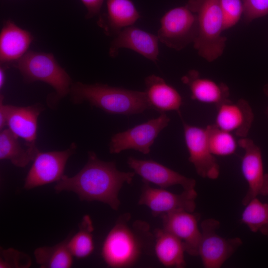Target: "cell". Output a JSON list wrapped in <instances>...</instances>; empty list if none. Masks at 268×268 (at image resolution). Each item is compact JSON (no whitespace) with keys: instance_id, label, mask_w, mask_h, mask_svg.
<instances>
[{"instance_id":"6da1fadb","label":"cell","mask_w":268,"mask_h":268,"mask_svg":"<svg viewBox=\"0 0 268 268\" xmlns=\"http://www.w3.org/2000/svg\"><path fill=\"white\" fill-rule=\"evenodd\" d=\"M135 173L119 170L114 161L99 159L92 151L88 152V160L74 176L64 175L54 189L57 193H75L81 201H98L118 210L120 205L119 192L125 184H131Z\"/></svg>"},{"instance_id":"7a4b0ae2","label":"cell","mask_w":268,"mask_h":268,"mask_svg":"<svg viewBox=\"0 0 268 268\" xmlns=\"http://www.w3.org/2000/svg\"><path fill=\"white\" fill-rule=\"evenodd\" d=\"M153 232L145 221L131 222V214H121L106 236L101 256L106 265L114 268L134 265L142 254L151 253L154 248Z\"/></svg>"},{"instance_id":"3957f363","label":"cell","mask_w":268,"mask_h":268,"mask_svg":"<svg viewBox=\"0 0 268 268\" xmlns=\"http://www.w3.org/2000/svg\"><path fill=\"white\" fill-rule=\"evenodd\" d=\"M74 104L88 102L91 106L113 115H131L150 109L144 91L96 83H73L69 93Z\"/></svg>"},{"instance_id":"277c9868","label":"cell","mask_w":268,"mask_h":268,"mask_svg":"<svg viewBox=\"0 0 268 268\" xmlns=\"http://www.w3.org/2000/svg\"><path fill=\"white\" fill-rule=\"evenodd\" d=\"M196 12L198 33L194 47L199 55L208 62H212L223 53L226 38L224 19L219 0H190L187 4Z\"/></svg>"},{"instance_id":"5b68a950","label":"cell","mask_w":268,"mask_h":268,"mask_svg":"<svg viewBox=\"0 0 268 268\" xmlns=\"http://www.w3.org/2000/svg\"><path fill=\"white\" fill-rule=\"evenodd\" d=\"M13 66L19 70L26 82L40 81L53 88L55 94L48 101L49 107L54 108L62 98L69 94L73 83L71 78L53 54L28 51Z\"/></svg>"},{"instance_id":"8992f818","label":"cell","mask_w":268,"mask_h":268,"mask_svg":"<svg viewBox=\"0 0 268 268\" xmlns=\"http://www.w3.org/2000/svg\"><path fill=\"white\" fill-rule=\"evenodd\" d=\"M157 32L159 41L179 51L193 43L198 33V19L188 4L174 7L161 17Z\"/></svg>"},{"instance_id":"52a82bcc","label":"cell","mask_w":268,"mask_h":268,"mask_svg":"<svg viewBox=\"0 0 268 268\" xmlns=\"http://www.w3.org/2000/svg\"><path fill=\"white\" fill-rule=\"evenodd\" d=\"M219 226L220 222L214 218L205 219L201 223L199 256L205 268L221 267L242 244L240 238L226 239L219 236L216 233Z\"/></svg>"},{"instance_id":"ba28073f","label":"cell","mask_w":268,"mask_h":268,"mask_svg":"<svg viewBox=\"0 0 268 268\" xmlns=\"http://www.w3.org/2000/svg\"><path fill=\"white\" fill-rule=\"evenodd\" d=\"M170 118L165 113L156 118L114 134L109 144L111 154L133 149L144 154L150 152V147L159 133L166 127Z\"/></svg>"},{"instance_id":"9c48e42d","label":"cell","mask_w":268,"mask_h":268,"mask_svg":"<svg viewBox=\"0 0 268 268\" xmlns=\"http://www.w3.org/2000/svg\"><path fill=\"white\" fill-rule=\"evenodd\" d=\"M77 145L72 142L62 151L40 152L37 154L26 177L24 188L30 190L37 187L57 182L64 175L68 158L75 151Z\"/></svg>"},{"instance_id":"30bf717a","label":"cell","mask_w":268,"mask_h":268,"mask_svg":"<svg viewBox=\"0 0 268 268\" xmlns=\"http://www.w3.org/2000/svg\"><path fill=\"white\" fill-rule=\"evenodd\" d=\"M143 183L138 204L147 206L153 216L179 210L194 212L198 196L195 189L184 190L180 194H175L165 189L151 187L148 183Z\"/></svg>"},{"instance_id":"8fae6325","label":"cell","mask_w":268,"mask_h":268,"mask_svg":"<svg viewBox=\"0 0 268 268\" xmlns=\"http://www.w3.org/2000/svg\"><path fill=\"white\" fill-rule=\"evenodd\" d=\"M183 128L189 161L201 177L216 179L219 174V167L210 150L206 128L192 126L184 121Z\"/></svg>"},{"instance_id":"7c38bea8","label":"cell","mask_w":268,"mask_h":268,"mask_svg":"<svg viewBox=\"0 0 268 268\" xmlns=\"http://www.w3.org/2000/svg\"><path fill=\"white\" fill-rule=\"evenodd\" d=\"M238 143L244 150L241 170L248 189L242 203L245 205L258 196H268V173H264L261 149L252 140L244 137Z\"/></svg>"},{"instance_id":"4fadbf2b","label":"cell","mask_w":268,"mask_h":268,"mask_svg":"<svg viewBox=\"0 0 268 268\" xmlns=\"http://www.w3.org/2000/svg\"><path fill=\"white\" fill-rule=\"evenodd\" d=\"M127 164L139 175L143 182L151 183L160 188L181 185L184 190L195 189V179L187 177L168 167L152 160H141L130 156Z\"/></svg>"},{"instance_id":"5bb4252c","label":"cell","mask_w":268,"mask_h":268,"mask_svg":"<svg viewBox=\"0 0 268 268\" xmlns=\"http://www.w3.org/2000/svg\"><path fill=\"white\" fill-rule=\"evenodd\" d=\"M163 228L178 238L189 255H199L201 230L198 226L200 215L194 212L179 210L161 215Z\"/></svg>"},{"instance_id":"9a60e30c","label":"cell","mask_w":268,"mask_h":268,"mask_svg":"<svg viewBox=\"0 0 268 268\" xmlns=\"http://www.w3.org/2000/svg\"><path fill=\"white\" fill-rule=\"evenodd\" d=\"M158 42L157 35L132 25L116 35L110 43L109 54L115 57L120 49L127 48L156 63L159 53Z\"/></svg>"},{"instance_id":"2e32d148","label":"cell","mask_w":268,"mask_h":268,"mask_svg":"<svg viewBox=\"0 0 268 268\" xmlns=\"http://www.w3.org/2000/svg\"><path fill=\"white\" fill-rule=\"evenodd\" d=\"M217 107L215 125L241 138L245 137L254 120V114L248 103L243 99L236 102L228 99Z\"/></svg>"},{"instance_id":"e0dca14e","label":"cell","mask_w":268,"mask_h":268,"mask_svg":"<svg viewBox=\"0 0 268 268\" xmlns=\"http://www.w3.org/2000/svg\"><path fill=\"white\" fill-rule=\"evenodd\" d=\"M45 107L40 103L28 106L8 105V128L25 141L27 147L35 146L38 117Z\"/></svg>"},{"instance_id":"ac0fdd59","label":"cell","mask_w":268,"mask_h":268,"mask_svg":"<svg viewBox=\"0 0 268 268\" xmlns=\"http://www.w3.org/2000/svg\"><path fill=\"white\" fill-rule=\"evenodd\" d=\"M106 12L98 24L108 35H116L123 29L134 25L140 15L132 0H106Z\"/></svg>"},{"instance_id":"d6986e66","label":"cell","mask_w":268,"mask_h":268,"mask_svg":"<svg viewBox=\"0 0 268 268\" xmlns=\"http://www.w3.org/2000/svg\"><path fill=\"white\" fill-rule=\"evenodd\" d=\"M144 83V92L150 109L160 113L179 111L183 103L182 96L163 78L151 74L145 78Z\"/></svg>"},{"instance_id":"ffe728a7","label":"cell","mask_w":268,"mask_h":268,"mask_svg":"<svg viewBox=\"0 0 268 268\" xmlns=\"http://www.w3.org/2000/svg\"><path fill=\"white\" fill-rule=\"evenodd\" d=\"M33 37L13 21H6L0 33V61L1 64L16 62L27 52Z\"/></svg>"},{"instance_id":"44dd1931","label":"cell","mask_w":268,"mask_h":268,"mask_svg":"<svg viewBox=\"0 0 268 268\" xmlns=\"http://www.w3.org/2000/svg\"><path fill=\"white\" fill-rule=\"evenodd\" d=\"M181 80L188 86L193 100L217 106L228 99L229 89L225 84L201 77L196 70H190Z\"/></svg>"},{"instance_id":"7402d4cb","label":"cell","mask_w":268,"mask_h":268,"mask_svg":"<svg viewBox=\"0 0 268 268\" xmlns=\"http://www.w3.org/2000/svg\"><path fill=\"white\" fill-rule=\"evenodd\" d=\"M153 234V251L161 264L168 268H185L186 251L181 241L163 228L155 229Z\"/></svg>"},{"instance_id":"603a6c76","label":"cell","mask_w":268,"mask_h":268,"mask_svg":"<svg viewBox=\"0 0 268 268\" xmlns=\"http://www.w3.org/2000/svg\"><path fill=\"white\" fill-rule=\"evenodd\" d=\"M19 137L8 128L0 133V159L8 160L18 167H25L33 161L39 150L36 146L23 147Z\"/></svg>"},{"instance_id":"cb8c5ba5","label":"cell","mask_w":268,"mask_h":268,"mask_svg":"<svg viewBox=\"0 0 268 268\" xmlns=\"http://www.w3.org/2000/svg\"><path fill=\"white\" fill-rule=\"evenodd\" d=\"M69 237L54 246L39 247L34 251L36 261L41 268H69L71 267L73 256L67 246Z\"/></svg>"},{"instance_id":"d4e9b609","label":"cell","mask_w":268,"mask_h":268,"mask_svg":"<svg viewBox=\"0 0 268 268\" xmlns=\"http://www.w3.org/2000/svg\"><path fill=\"white\" fill-rule=\"evenodd\" d=\"M94 227L89 215H85L79 224V230L72 237H69L67 246L72 255L83 259L90 255L94 250L93 238Z\"/></svg>"},{"instance_id":"484cf974","label":"cell","mask_w":268,"mask_h":268,"mask_svg":"<svg viewBox=\"0 0 268 268\" xmlns=\"http://www.w3.org/2000/svg\"><path fill=\"white\" fill-rule=\"evenodd\" d=\"M206 129L209 146L214 155L225 156L235 152L237 142L232 134L215 125L208 126Z\"/></svg>"},{"instance_id":"4316f807","label":"cell","mask_w":268,"mask_h":268,"mask_svg":"<svg viewBox=\"0 0 268 268\" xmlns=\"http://www.w3.org/2000/svg\"><path fill=\"white\" fill-rule=\"evenodd\" d=\"M241 216V222L253 232L260 230L268 223V203L262 202L258 198L246 204Z\"/></svg>"},{"instance_id":"83f0119b","label":"cell","mask_w":268,"mask_h":268,"mask_svg":"<svg viewBox=\"0 0 268 268\" xmlns=\"http://www.w3.org/2000/svg\"><path fill=\"white\" fill-rule=\"evenodd\" d=\"M224 19V30L235 26L243 14L242 0H219Z\"/></svg>"},{"instance_id":"f1b7e54d","label":"cell","mask_w":268,"mask_h":268,"mask_svg":"<svg viewBox=\"0 0 268 268\" xmlns=\"http://www.w3.org/2000/svg\"><path fill=\"white\" fill-rule=\"evenodd\" d=\"M243 15L247 22L268 14V0H242Z\"/></svg>"},{"instance_id":"f546056e","label":"cell","mask_w":268,"mask_h":268,"mask_svg":"<svg viewBox=\"0 0 268 268\" xmlns=\"http://www.w3.org/2000/svg\"><path fill=\"white\" fill-rule=\"evenodd\" d=\"M0 268H27L30 263L22 260H29V258L24 254L9 249H1L0 251Z\"/></svg>"},{"instance_id":"4dcf8cb0","label":"cell","mask_w":268,"mask_h":268,"mask_svg":"<svg viewBox=\"0 0 268 268\" xmlns=\"http://www.w3.org/2000/svg\"><path fill=\"white\" fill-rule=\"evenodd\" d=\"M105 0H80L87 9L85 17L91 18L99 14Z\"/></svg>"},{"instance_id":"1f68e13d","label":"cell","mask_w":268,"mask_h":268,"mask_svg":"<svg viewBox=\"0 0 268 268\" xmlns=\"http://www.w3.org/2000/svg\"><path fill=\"white\" fill-rule=\"evenodd\" d=\"M8 105L3 103V96L0 97V130H2L7 125V120L8 113Z\"/></svg>"},{"instance_id":"d6a6232c","label":"cell","mask_w":268,"mask_h":268,"mask_svg":"<svg viewBox=\"0 0 268 268\" xmlns=\"http://www.w3.org/2000/svg\"><path fill=\"white\" fill-rule=\"evenodd\" d=\"M5 68L3 67H1L0 68V88L1 89L3 87L5 80Z\"/></svg>"},{"instance_id":"836d02e7","label":"cell","mask_w":268,"mask_h":268,"mask_svg":"<svg viewBox=\"0 0 268 268\" xmlns=\"http://www.w3.org/2000/svg\"><path fill=\"white\" fill-rule=\"evenodd\" d=\"M262 234L268 237V223L265 225L260 231Z\"/></svg>"},{"instance_id":"e575fe53","label":"cell","mask_w":268,"mask_h":268,"mask_svg":"<svg viewBox=\"0 0 268 268\" xmlns=\"http://www.w3.org/2000/svg\"><path fill=\"white\" fill-rule=\"evenodd\" d=\"M267 114H268V108L267 109Z\"/></svg>"}]
</instances>
